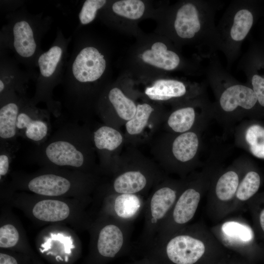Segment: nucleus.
Segmentation results:
<instances>
[{"label":"nucleus","mask_w":264,"mask_h":264,"mask_svg":"<svg viewBox=\"0 0 264 264\" xmlns=\"http://www.w3.org/2000/svg\"><path fill=\"white\" fill-rule=\"evenodd\" d=\"M110 183L99 185L98 197L116 193L141 195L165 178L154 167L143 163H118Z\"/></svg>","instance_id":"nucleus-11"},{"label":"nucleus","mask_w":264,"mask_h":264,"mask_svg":"<svg viewBox=\"0 0 264 264\" xmlns=\"http://www.w3.org/2000/svg\"><path fill=\"white\" fill-rule=\"evenodd\" d=\"M71 39V36L66 38L58 28L51 45L39 55L36 62L39 72L31 100L36 105L40 102L45 103L47 110L56 116L61 113L62 108L61 104L53 99V92L55 88L62 83Z\"/></svg>","instance_id":"nucleus-7"},{"label":"nucleus","mask_w":264,"mask_h":264,"mask_svg":"<svg viewBox=\"0 0 264 264\" xmlns=\"http://www.w3.org/2000/svg\"><path fill=\"white\" fill-rule=\"evenodd\" d=\"M174 28L176 34L183 39H191L200 31V16L195 4L188 2L179 7L176 13Z\"/></svg>","instance_id":"nucleus-24"},{"label":"nucleus","mask_w":264,"mask_h":264,"mask_svg":"<svg viewBox=\"0 0 264 264\" xmlns=\"http://www.w3.org/2000/svg\"><path fill=\"white\" fill-rule=\"evenodd\" d=\"M102 120L113 111L115 116L125 124L134 115L137 105L117 87L104 91L96 104Z\"/></svg>","instance_id":"nucleus-21"},{"label":"nucleus","mask_w":264,"mask_h":264,"mask_svg":"<svg viewBox=\"0 0 264 264\" xmlns=\"http://www.w3.org/2000/svg\"><path fill=\"white\" fill-rule=\"evenodd\" d=\"M254 18L247 9H241L235 14L230 31L231 39L235 42L243 41L250 30Z\"/></svg>","instance_id":"nucleus-30"},{"label":"nucleus","mask_w":264,"mask_h":264,"mask_svg":"<svg viewBox=\"0 0 264 264\" xmlns=\"http://www.w3.org/2000/svg\"><path fill=\"white\" fill-rule=\"evenodd\" d=\"M244 172L234 166L214 174L207 193L206 213L213 222H219L230 215V210Z\"/></svg>","instance_id":"nucleus-12"},{"label":"nucleus","mask_w":264,"mask_h":264,"mask_svg":"<svg viewBox=\"0 0 264 264\" xmlns=\"http://www.w3.org/2000/svg\"><path fill=\"white\" fill-rule=\"evenodd\" d=\"M215 173L205 170L187 178L185 186L153 241L169 236L189 224L207 193Z\"/></svg>","instance_id":"nucleus-8"},{"label":"nucleus","mask_w":264,"mask_h":264,"mask_svg":"<svg viewBox=\"0 0 264 264\" xmlns=\"http://www.w3.org/2000/svg\"><path fill=\"white\" fill-rule=\"evenodd\" d=\"M107 3L106 0H87L83 2L78 14L81 25H87L96 18L98 11Z\"/></svg>","instance_id":"nucleus-34"},{"label":"nucleus","mask_w":264,"mask_h":264,"mask_svg":"<svg viewBox=\"0 0 264 264\" xmlns=\"http://www.w3.org/2000/svg\"><path fill=\"white\" fill-rule=\"evenodd\" d=\"M261 183L260 176L257 172L244 170L231 208L230 215L242 209L244 205L258 191Z\"/></svg>","instance_id":"nucleus-26"},{"label":"nucleus","mask_w":264,"mask_h":264,"mask_svg":"<svg viewBox=\"0 0 264 264\" xmlns=\"http://www.w3.org/2000/svg\"><path fill=\"white\" fill-rule=\"evenodd\" d=\"M10 177L2 191H22L48 197H91L100 185L99 175L46 167L33 173L13 172Z\"/></svg>","instance_id":"nucleus-4"},{"label":"nucleus","mask_w":264,"mask_h":264,"mask_svg":"<svg viewBox=\"0 0 264 264\" xmlns=\"http://www.w3.org/2000/svg\"><path fill=\"white\" fill-rule=\"evenodd\" d=\"M0 142V183L2 187L7 182V178L10 174L11 163L17 146L16 143Z\"/></svg>","instance_id":"nucleus-33"},{"label":"nucleus","mask_w":264,"mask_h":264,"mask_svg":"<svg viewBox=\"0 0 264 264\" xmlns=\"http://www.w3.org/2000/svg\"><path fill=\"white\" fill-rule=\"evenodd\" d=\"M132 223L97 213L88 229L91 255L99 261L120 256L130 245Z\"/></svg>","instance_id":"nucleus-9"},{"label":"nucleus","mask_w":264,"mask_h":264,"mask_svg":"<svg viewBox=\"0 0 264 264\" xmlns=\"http://www.w3.org/2000/svg\"><path fill=\"white\" fill-rule=\"evenodd\" d=\"M154 109L147 103L137 105L136 112L133 117L125 124L126 132L130 136L141 135L151 123Z\"/></svg>","instance_id":"nucleus-29"},{"label":"nucleus","mask_w":264,"mask_h":264,"mask_svg":"<svg viewBox=\"0 0 264 264\" xmlns=\"http://www.w3.org/2000/svg\"><path fill=\"white\" fill-rule=\"evenodd\" d=\"M0 8L7 13L16 11L23 6L22 0H0Z\"/></svg>","instance_id":"nucleus-36"},{"label":"nucleus","mask_w":264,"mask_h":264,"mask_svg":"<svg viewBox=\"0 0 264 264\" xmlns=\"http://www.w3.org/2000/svg\"><path fill=\"white\" fill-rule=\"evenodd\" d=\"M141 58L144 63L165 70H174L180 63L178 55L161 42L154 43L150 49L142 53Z\"/></svg>","instance_id":"nucleus-25"},{"label":"nucleus","mask_w":264,"mask_h":264,"mask_svg":"<svg viewBox=\"0 0 264 264\" xmlns=\"http://www.w3.org/2000/svg\"><path fill=\"white\" fill-rule=\"evenodd\" d=\"M26 94L14 93L0 99V141L16 143L17 123Z\"/></svg>","instance_id":"nucleus-22"},{"label":"nucleus","mask_w":264,"mask_h":264,"mask_svg":"<svg viewBox=\"0 0 264 264\" xmlns=\"http://www.w3.org/2000/svg\"><path fill=\"white\" fill-rule=\"evenodd\" d=\"M129 264H158L148 257L144 256L143 258Z\"/></svg>","instance_id":"nucleus-40"},{"label":"nucleus","mask_w":264,"mask_h":264,"mask_svg":"<svg viewBox=\"0 0 264 264\" xmlns=\"http://www.w3.org/2000/svg\"><path fill=\"white\" fill-rule=\"evenodd\" d=\"M228 264H248V263L241 257L234 254L232 256L229 255Z\"/></svg>","instance_id":"nucleus-38"},{"label":"nucleus","mask_w":264,"mask_h":264,"mask_svg":"<svg viewBox=\"0 0 264 264\" xmlns=\"http://www.w3.org/2000/svg\"><path fill=\"white\" fill-rule=\"evenodd\" d=\"M98 198L102 201L98 213L132 223L143 211L145 202L141 196L137 194L112 193Z\"/></svg>","instance_id":"nucleus-17"},{"label":"nucleus","mask_w":264,"mask_h":264,"mask_svg":"<svg viewBox=\"0 0 264 264\" xmlns=\"http://www.w3.org/2000/svg\"><path fill=\"white\" fill-rule=\"evenodd\" d=\"M245 142L251 154L257 158L264 159V127L253 124L247 128Z\"/></svg>","instance_id":"nucleus-32"},{"label":"nucleus","mask_w":264,"mask_h":264,"mask_svg":"<svg viewBox=\"0 0 264 264\" xmlns=\"http://www.w3.org/2000/svg\"><path fill=\"white\" fill-rule=\"evenodd\" d=\"M0 247L3 250L31 251L25 231L12 207L0 203Z\"/></svg>","instance_id":"nucleus-19"},{"label":"nucleus","mask_w":264,"mask_h":264,"mask_svg":"<svg viewBox=\"0 0 264 264\" xmlns=\"http://www.w3.org/2000/svg\"><path fill=\"white\" fill-rule=\"evenodd\" d=\"M91 197L54 198L15 191L0 203L19 209L40 224H69L79 231L88 230L93 217L88 212Z\"/></svg>","instance_id":"nucleus-5"},{"label":"nucleus","mask_w":264,"mask_h":264,"mask_svg":"<svg viewBox=\"0 0 264 264\" xmlns=\"http://www.w3.org/2000/svg\"><path fill=\"white\" fill-rule=\"evenodd\" d=\"M0 264H20L18 258L14 254L1 250L0 253Z\"/></svg>","instance_id":"nucleus-37"},{"label":"nucleus","mask_w":264,"mask_h":264,"mask_svg":"<svg viewBox=\"0 0 264 264\" xmlns=\"http://www.w3.org/2000/svg\"><path fill=\"white\" fill-rule=\"evenodd\" d=\"M36 244L39 251L58 263L67 264L80 252L81 240L71 228L63 224H51L37 235Z\"/></svg>","instance_id":"nucleus-13"},{"label":"nucleus","mask_w":264,"mask_h":264,"mask_svg":"<svg viewBox=\"0 0 264 264\" xmlns=\"http://www.w3.org/2000/svg\"><path fill=\"white\" fill-rule=\"evenodd\" d=\"M50 112L41 109L26 97L20 110L17 123L18 136L39 145L48 138L50 130Z\"/></svg>","instance_id":"nucleus-15"},{"label":"nucleus","mask_w":264,"mask_h":264,"mask_svg":"<svg viewBox=\"0 0 264 264\" xmlns=\"http://www.w3.org/2000/svg\"><path fill=\"white\" fill-rule=\"evenodd\" d=\"M199 146L198 134L193 131L177 134L168 150L172 160L165 167L168 171L182 176L191 171L192 163Z\"/></svg>","instance_id":"nucleus-16"},{"label":"nucleus","mask_w":264,"mask_h":264,"mask_svg":"<svg viewBox=\"0 0 264 264\" xmlns=\"http://www.w3.org/2000/svg\"><path fill=\"white\" fill-rule=\"evenodd\" d=\"M187 92L185 84L172 79H159L145 90V94L151 100L167 101L183 96Z\"/></svg>","instance_id":"nucleus-27"},{"label":"nucleus","mask_w":264,"mask_h":264,"mask_svg":"<svg viewBox=\"0 0 264 264\" xmlns=\"http://www.w3.org/2000/svg\"><path fill=\"white\" fill-rule=\"evenodd\" d=\"M145 9L144 2L140 0H119L111 5V10L114 13L131 20L140 18Z\"/></svg>","instance_id":"nucleus-31"},{"label":"nucleus","mask_w":264,"mask_h":264,"mask_svg":"<svg viewBox=\"0 0 264 264\" xmlns=\"http://www.w3.org/2000/svg\"><path fill=\"white\" fill-rule=\"evenodd\" d=\"M210 229L227 251L232 252L246 262L250 260L254 244L255 233L242 217H227Z\"/></svg>","instance_id":"nucleus-14"},{"label":"nucleus","mask_w":264,"mask_h":264,"mask_svg":"<svg viewBox=\"0 0 264 264\" xmlns=\"http://www.w3.org/2000/svg\"><path fill=\"white\" fill-rule=\"evenodd\" d=\"M257 222L262 232L264 234V207L257 215Z\"/></svg>","instance_id":"nucleus-39"},{"label":"nucleus","mask_w":264,"mask_h":264,"mask_svg":"<svg viewBox=\"0 0 264 264\" xmlns=\"http://www.w3.org/2000/svg\"><path fill=\"white\" fill-rule=\"evenodd\" d=\"M81 33L74 34L62 84L64 105L74 119H86L98 100V88L107 69L101 48L89 43Z\"/></svg>","instance_id":"nucleus-1"},{"label":"nucleus","mask_w":264,"mask_h":264,"mask_svg":"<svg viewBox=\"0 0 264 264\" xmlns=\"http://www.w3.org/2000/svg\"><path fill=\"white\" fill-rule=\"evenodd\" d=\"M257 102V99L252 88L241 84L227 87L219 98L220 109L228 113L232 112L239 108L250 110Z\"/></svg>","instance_id":"nucleus-23"},{"label":"nucleus","mask_w":264,"mask_h":264,"mask_svg":"<svg viewBox=\"0 0 264 264\" xmlns=\"http://www.w3.org/2000/svg\"><path fill=\"white\" fill-rule=\"evenodd\" d=\"M186 181L187 178L176 180L165 178L154 187L145 201L143 209L144 224L141 238L143 246L156 237Z\"/></svg>","instance_id":"nucleus-10"},{"label":"nucleus","mask_w":264,"mask_h":264,"mask_svg":"<svg viewBox=\"0 0 264 264\" xmlns=\"http://www.w3.org/2000/svg\"><path fill=\"white\" fill-rule=\"evenodd\" d=\"M143 247L144 256L158 264H215L228 255L210 228L199 222Z\"/></svg>","instance_id":"nucleus-2"},{"label":"nucleus","mask_w":264,"mask_h":264,"mask_svg":"<svg viewBox=\"0 0 264 264\" xmlns=\"http://www.w3.org/2000/svg\"><path fill=\"white\" fill-rule=\"evenodd\" d=\"M198 113L194 107L186 106L173 111L168 116L167 127L176 134L193 131L198 121Z\"/></svg>","instance_id":"nucleus-28"},{"label":"nucleus","mask_w":264,"mask_h":264,"mask_svg":"<svg viewBox=\"0 0 264 264\" xmlns=\"http://www.w3.org/2000/svg\"><path fill=\"white\" fill-rule=\"evenodd\" d=\"M91 138L99 157L100 173L112 175L114 167L112 155L123 144V135L117 128L104 124L91 132Z\"/></svg>","instance_id":"nucleus-18"},{"label":"nucleus","mask_w":264,"mask_h":264,"mask_svg":"<svg viewBox=\"0 0 264 264\" xmlns=\"http://www.w3.org/2000/svg\"><path fill=\"white\" fill-rule=\"evenodd\" d=\"M229 254H228L226 257L221 260L220 261L215 264H228V260L229 258Z\"/></svg>","instance_id":"nucleus-41"},{"label":"nucleus","mask_w":264,"mask_h":264,"mask_svg":"<svg viewBox=\"0 0 264 264\" xmlns=\"http://www.w3.org/2000/svg\"><path fill=\"white\" fill-rule=\"evenodd\" d=\"M251 84L257 101L264 107V78L254 74L251 79Z\"/></svg>","instance_id":"nucleus-35"},{"label":"nucleus","mask_w":264,"mask_h":264,"mask_svg":"<svg viewBox=\"0 0 264 264\" xmlns=\"http://www.w3.org/2000/svg\"><path fill=\"white\" fill-rule=\"evenodd\" d=\"M19 64L0 49V99L14 93L26 94L25 85L31 79L36 80L37 75L22 70Z\"/></svg>","instance_id":"nucleus-20"},{"label":"nucleus","mask_w":264,"mask_h":264,"mask_svg":"<svg viewBox=\"0 0 264 264\" xmlns=\"http://www.w3.org/2000/svg\"><path fill=\"white\" fill-rule=\"evenodd\" d=\"M95 151L91 131L87 126L74 122L60 128L43 143L37 145L31 156L42 167L99 175Z\"/></svg>","instance_id":"nucleus-3"},{"label":"nucleus","mask_w":264,"mask_h":264,"mask_svg":"<svg viewBox=\"0 0 264 264\" xmlns=\"http://www.w3.org/2000/svg\"><path fill=\"white\" fill-rule=\"evenodd\" d=\"M0 31V49L11 51L28 72L37 76L36 62L44 51L42 40L49 30L52 18L42 13H29L24 6L7 13Z\"/></svg>","instance_id":"nucleus-6"}]
</instances>
